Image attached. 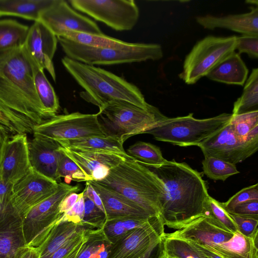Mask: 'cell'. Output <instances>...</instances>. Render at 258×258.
Here are the masks:
<instances>
[{
	"label": "cell",
	"instance_id": "38",
	"mask_svg": "<svg viewBox=\"0 0 258 258\" xmlns=\"http://www.w3.org/2000/svg\"><path fill=\"white\" fill-rule=\"evenodd\" d=\"M229 123L235 136L239 140L245 141L249 132L258 125V110L237 115L232 114Z\"/></svg>",
	"mask_w": 258,
	"mask_h": 258
},
{
	"label": "cell",
	"instance_id": "8",
	"mask_svg": "<svg viewBox=\"0 0 258 258\" xmlns=\"http://www.w3.org/2000/svg\"><path fill=\"white\" fill-rule=\"evenodd\" d=\"M232 113H223L214 117L197 119L193 113L174 118L167 117L146 134L157 141L185 147L199 146L227 123Z\"/></svg>",
	"mask_w": 258,
	"mask_h": 258
},
{
	"label": "cell",
	"instance_id": "56",
	"mask_svg": "<svg viewBox=\"0 0 258 258\" xmlns=\"http://www.w3.org/2000/svg\"><path fill=\"white\" fill-rule=\"evenodd\" d=\"M163 258H174V257H169V256H168L166 255H164Z\"/></svg>",
	"mask_w": 258,
	"mask_h": 258
},
{
	"label": "cell",
	"instance_id": "4",
	"mask_svg": "<svg viewBox=\"0 0 258 258\" xmlns=\"http://www.w3.org/2000/svg\"><path fill=\"white\" fill-rule=\"evenodd\" d=\"M96 181L134 203L151 216H160L166 193L164 183L135 159L123 160L110 168L106 177Z\"/></svg>",
	"mask_w": 258,
	"mask_h": 258
},
{
	"label": "cell",
	"instance_id": "48",
	"mask_svg": "<svg viewBox=\"0 0 258 258\" xmlns=\"http://www.w3.org/2000/svg\"><path fill=\"white\" fill-rule=\"evenodd\" d=\"M86 186L83 190V195L91 200L101 211L105 214L104 208L101 199L93 186L87 181H86Z\"/></svg>",
	"mask_w": 258,
	"mask_h": 258
},
{
	"label": "cell",
	"instance_id": "6",
	"mask_svg": "<svg viewBox=\"0 0 258 258\" xmlns=\"http://www.w3.org/2000/svg\"><path fill=\"white\" fill-rule=\"evenodd\" d=\"M57 38L66 56L95 66L157 60L163 55L162 47L158 44L130 43L122 48H98L81 44L61 36Z\"/></svg>",
	"mask_w": 258,
	"mask_h": 258
},
{
	"label": "cell",
	"instance_id": "31",
	"mask_svg": "<svg viewBox=\"0 0 258 258\" xmlns=\"http://www.w3.org/2000/svg\"><path fill=\"white\" fill-rule=\"evenodd\" d=\"M258 110V69L252 70L241 96L234 102L233 115Z\"/></svg>",
	"mask_w": 258,
	"mask_h": 258
},
{
	"label": "cell",
	"instance_id": "32",
	"mask_svg": "<svg viewBox=\"0 0 258 258\" xmlns=\"http://www.w3.org/2000/svg\"><path fill=\"white\" fill-rule=\"evenodd\" d=\"M76 43L98 48H122L130 43L104 34H94L67 31L59 36Z\"/></svg>",
	"mask_w": 258,
	"mask_h": 258
},
{
	"label": "cell",
	"instance_id": "42",
	"mask_svg": "<svg viewBox=\"0 0 258 258\" xmlns=\"http://www.w3.org/2000/svg\"><path fill=\"white\" fill-rule=\"evenodd\" d=\"M90 229L93 228H87L77 233L47 258H66L79 246L85 242L87 231Z\"/></svg>",
	"mask_w": 258,
	"mask_h": 258
},
{
	"label": "cell",
	"instance_id": "47",
	"mask_svg": "<svg viewBox=\"0 0 258 258\" xmlns=\"http://www.w3.org/2000/svg\"><path fill=\"white\" fill-rule=\"evenodd\" d=\"M13 186L5 182L0 177V211L5 209L10 204Z\"/></svg>",
	"mask_w": 258,
	"mask_h": 258
},
{
	"label": "cell",
	"instance_id": "33",
	"mask_svg": "<svg viewBox=\"0 0 258 258\" xmlns=\"http://www.w3.org/2000/svg\"><path fill=\"white\" fill-rule=\"evenodd\" d=\"M127 153L137 162L145 166L160 165L167 160L163 157L158 147L142 141L131 145L127 149Z\"/></svg>",
	"mask_w": 258,
	"mask_h": 258
},
{
	"label": "cell",
	"instance_id": "19",
	"mask_svg": "<svg viewBox=\"0 0 258 258\" xmlns=\"http://www.w3.org/2000/svg\"><path fill=\"white\" fill-rule=\"evenodd\" d=\"M60 147L56 141L38 135H33L28 142L32 168L58 183L60 181L57 174Z\"/></svg>",
	"mask_w": 258,
	"mask_h": 258
},
{
	"label": "cell",
	"instance_id": "25",
	"mask_svg": "<svg viewBox=\"0 0 258 258\" xmlns=\"http://www.w3.org/2000/svg\"><path fill=\"white\" fill-rule=\"evenodd\" d=\"M248 73L240 54L234 51L216 66L206 77L218 82L243 86Z\"/></svg>",
	"mask_w": 258,
	"mask_h": 258
},
{
	"label": "cell",
	"instance_id": "13",
	"mask_svg": "<svg viewBox=\"0 0 258 258\" xmlns=\"http://www.w3.org/2000/svg\"><path fill=\"white\" fill-rule=\"evenodd\" d=\"M75 10L117 31L131 30L137 23L139 9L133 0H71Z\"/></svg>",
	"mask_w": 258,
	"mask_h": 258
},
{
	"label": "cell",
	"instance_id": "53",
	"mask_svg": "<svg viewBox=\"0 0 258 258\" xmlns=\"http://www.w3.org/2000/svg\"><path fill=\"white\" fill-rule=\"evenodd\" d=\"M189 243L191 244L192 245H194L195 247L197 248L198 249H199L203 254H204L208 258H222L218 256V255L214 253L213 252H211V251L206 249L204 247L202 246L201 245L192 242L191 241L186 240Z\"/></svg>",
	"mask_w": 258,
	"mask_h": 258
},
{
	"label": "cell",
	"instance_id": "27",
	"mask_svg": "<svg viewBox=\"0 0 258 258\" xmlns=\"http://www.w3.org/2000/svg\"><path fill=\"white\" fill-rule=\"evenodd\" d=\"M87 228H93L85 224L58 222L45 241L39 246L40 258H47L77 233Z\"/></svg>",
	"mask_w": 258,
	"mask_h": 258
},
{
	"label": "cell",
	"instance_id": "34",
	"mask_svg": "<svg viewBox=\"0 0 258 258\" xmlns=\"http://www.w3.org/2000/svg\"><path fill=\"white\" fill-rule=\"evenodd\" d=\"M162 240L164 255L174 258H208L185 239L167 237L164 234Z\"/></svg>",
	"mask_w": 258,
	"mask_h": 258
},
{
	"label": "cell",
	"instance_id": "28",
	"mask_svg": "<svg viewBox=\"0 0 258 258\" xmlns=\"http://www.w3.org/2000/svg\"><path fill=\"white\" fill-rule=\"evenodd\" d=\"M25 52L31 64L34 84L39 100L46 112L51 118L57 115L59 110L58 98L46 77L44 70L39 68L25 51Z\"/></svg>",
	"mask_w": 258,
	"mask_h": 258
},
{
	"label": "cell",
	"instance_id": "24",
	"mask_svg": "<svg viewBox=\"0 0 258 258\" xmlns=\"http://www.w3.org/2000/svg\"><path fill=\"white\" fill-rule=\"evenodd\" d=\"M61 147L86 151L107 153L118 155L128 159H134L125 151L118 139L111 137L93 136L85 138L56 141Z\"/></svg>",
	"mask_w": 258,
	"mask_h": 258
},
{
	"label": "cell",
	"instance_id": "16",
	"mask_svg": "<svg viewBox=\"0 0 258 258\" xmlns=\"http://www.w3.org/2000/svg\"><path fill=\"white\" fill-rule=\"evenodd\" d=\"M58 183L33 169L13 186L10 202L22 218L34 206L51 196Z\"/></svg>",
	"mask_w": 258,
	"mask_h": 258
},
{
	"label": "cell",
	"instance_id": "5",
	"mask_svg": "<svg viewBox=\"0 0 258 258\" xmlns=\"http://www.w3.org/2000/svg\"><path fill=\"white\" fill-rule=\"evenodd\" d=\"M165 236L191 241L222 258H258V243L252 239L224 229L206 217Z\"/></svg>",
	"mask_w": 258,
	"mask_h": 258
},
{
	"label": "cell",
	"instance_id": "55",
	"mask_svg": "<svg viewBox=\"0 0 258 258\" xmlns=\"http://www.w3.org/2000/svg\"><path fill=\"white\" fill-rule=\"evenodd\" d=\"M19 251H18V252L16 254V255L15 256H14L13 257H12V258H18V253H19Z\"/></svg>",
	"mask_w": 258,
	"mask_h": 258
},
{
	"label": "cell",
	"instance_id": "23",
	"mask_svg": "<svg viewBox=\"0 0 258 258\" xmlns=\"http://www.w3.org/2000/svg\"><path fill=\"white\" fill-rule=\"evenodd\" d=\"M60 149L81 169L87 181L91 180L92 172L100 166H106L110 169L124 160H130L111 153L74 150L61 146Z\"/></svg>",
	"mask_w": 258,
	"mask_h": 258
},
{
	"label": "cell",
	"instance_id": "3",
	"mask_svg": "<svg viewBox=\"0 0 258 258\" xmlns=\"http://www.w3.org/2000/svg\"><path fill=\"white\" fill-rule=\"evenodd\" d=\"M62 64L75 81L84 90L80 95L99 109L113 102L124 101L144 109L148 103L139 88L122 77L95 66L64 56Z\"/></svg>",
	"mask_w": 258,
	"mask_h": 258
},
{
	"label": "cell",
	"instance_id": "26",
	"mask_svg": "<svg viewBox=\"0 0 258 258\" xmlns=\"http://www.w3.org/2000/svg\"><path fill=\"white\" fill-rule=\"evenodd\" d=\"M55 0H0V17L14 16L38 21L41 13Z\"/></svg>",
	"mask_w": 258,
	"mask_h": 258
},
{
	"label": "cell",
	"instance_id": "15",
	"mask_svg": "<svg viewBox=\"0 0 258 258\" xmlns=\"http://www.w3.org/2000/svg\"><path fill=\"white\" fill-rule=\"evenodd\" d=\"M39 21L56 37L67 31L103 34L94 21L77 12L64 0H55L52 5L41 13Z\"/></svg>",
	"mask_w": 258,
	"mask_h": 258
},
{
	"label": "cell",
	"instance_id": "41",
	"mask_svg": "<svg viewBox=\"0 0 258 258\" xmlns=\"http://www.w3.org/2000/svg\"><path fill=\"white\" fill-rule=\"evenodd\" d=\"M250 200H258L257 183L242 189L221 205L228 213L235 206Z\"/></svg>",
	"mask_w": 258,
	"mask_h": 258
},
{
	"label": "cell",
	"instance_id": "9",
	"mask_svg": "<svg viewBox=\"0 0 258 258\" xmlns=\"http://www.w3.org/2000/svg\"><path fill=\"white\" fill-rule=\"evenodd\" d=\"M80 190L79 185L59 182L51 196L32 207L22 218L26 246L39 247L46 239L61 216L59 205L68 195Z\"/></svg>",
	"mask_w": 258,
	"mask_h": 258
},
{
	"label": "cell",
	"instance_id": "39",
	"mask_svg": "<svg viewBox=\"0 0 258 258\" xmlns=\"http://www.w3.org/2000/svg\"><path fill=\"white\" fill-rule=\"evenodd\" d=\"M238 231L258 243V217H249L229 214Z\"/></svg>",
	"mask_w": 258,
	"mask_h": 258
},
{
	"label": "cell",
	"instance_id": "20",
	"mask_svg": "<svg viewBox=\"0 0 258 258\" xmlns=\"http://www.w3.org/2000/svg\"><path fill=\"white\" fill-rule=\"evenodd\" d=\"M88 181L101 199L105 212L106 220H147L153 217L139 206L121 195L101 185L96 181Z\"/></svg>",
	"mask_w": 258,
	"mask_h": 258
},
{
	"label": "cell",
	"instance_id": "7",
	"mask_svg": "<svg viewBox=\"0 0 258 258\" xmlns=\"http://www.w3.org/2000/svg\"><path fill=\"white\" fill-rule=\"evenodd\" d=\"M98 112L106 136L116 138L124 143L129 138L146 134L167 117L156 107L144 109L130 103H109Z\"/></svg>",
	"mask_w": 258,
	"mask_h": 258
},
{
	"label": "cell",
	"instance_id": "21",
	"mask_svg": "<svg viewBox=\"0 0 258 258\" xmlns=\"http://www.w3.org/2000/svg\"><path fill=\"white\" fill-rule=\"evenodd\" d=\"M26 246L22 218L11 202L0 214V258H12Z\"/></svg>",
	"mask_w": 258,
	"mask_h": 258
},
{
	"label": "cell",
	"instance_id": "12",
	"mask_svg": "<svg viewBox=\"0 0 258 258\" xmlns=\"http://www.w3.org/2000/svg\"><path fill=\"white\" fill-rule=\"evenodd\" d=\"M33 134L55 141L106 136L98 112L85 114L75 112L56 115L36 126Z\"/></svg>",
	"mask_w": 258,
	"mask_h": 258
},
{
	"label": "cell",
	"instance_id": "46",
	"mask_svg": "<svg viewBox=\"0 0 258 258\" xmlns=\"http://www.w3.org/2000/svg\"><path fill=\"white\" fill-rule=\"evenodd\" d=\"M228 213L244 216L258 217V200H250L239 204Z\"/></svg>",
	"mask_w": 258,
	"mask_h": 258
},
{
	"label": "cell",
	"instance_id": "36",
	"mask_svg": "<svg viewBox=\"0 0 258 258\" xmlns=\"http://www.w3.org/2000/svg\"><path fill=\"white\" fill-rule=\"evenodd\" d=\"M202 163L204 173L214 180L225 181L239 173L235 164L214 157H205Z\"/></svg>",
	"mask_w": 258,
	"mask_h": 258
},
{
	"label": "cell",
	"instance_id": "40",
	"mask_svg": "<svg viewBox=\"0 0 258 258\" xmlns=\"http://www.w3.org/2000/svg\"><path fill=\"white\" fill-rule=\"evenodd\" d=\"M84 199L83 223L94 229L102 228L106 221L105 214L87 197L84 196Z\"/></svg>",
	"mask_w": 258,
	"mask_h": 258
},
{
	"label": "cell",
	"instance_id": "51",
	"mask_svg": "<svg viewBox=\"0 0 258 258\" xmlns=\"http://www.w3.org/2000/svg\"><path fill=\"white\" fill-rule=\"evenodd\" d=\"M10 137L9 132L0 126V169L2 164L5 146Z\"/></svg>",
	"mask_w": 258,
	"mask_h": 258
},
{
	"label": "cell",
	"instance_id": "10",
	"mask_svg": "<svg viewBox=\"0 0 258 258\" xmlns=\"http://www.w3.org/2000/svg\"><path fill=\"white\" fill-rule=\"evenodd\" d=\"M164 234L160 216L152 217L113 243L106 258H163Z\"/></svg>",
	"mask_w": 258,
	"mask_h": 258
},
{
	"label": "cell",
	"instance_id": "43",
	"mask_svg": "<svg viewBox=\"0 0 258 258\" xmlns=\"http://www.w3.org/2000/svg\"><path fill=\"white\" fill-rule=\"evenodd\" d=\"M235 49L238 53H245L253 58L258 57V35H242L236 36Z\"/></svg>",
	"mask_w": 258,
	"mask_h": 258
},
{
	"label": "cell",
	"instance_id": "35",
	"mask_svg": "<svg viewBox=\"0 0 258 258\" xmlns=\"http://www.w3.org/2000/svg\"><path fill=\"white\" fill-rule=\"evenodd\" d=\"M210 219L216 225L232 232L238 231L229 213L221 203L209 196L204 207L203 216Z\"/></svg>",
	"mask_w": 258,
	"mask_h": 258
},
{
	"label": "cell",
	"instance_id": "50",
	"mask_svg": "<svg viewBox=\"0 0 258 258\" xmlns=\"http://www.w3.org/2000/svg\"><path fill=\"white\" fill-rule=\"evenodd\" d=\"M40 252L37 247L25 246L19 252L18 258H40Z\"/></svg>",
	"mask_w": 258,
	"mask_h": 258
},
{
	"label": "cell",
	"instance_id": "30",
	"mask_svg": "<svg viewBox=\"0 0 258 258\" xmlns=\"http://www.w3.org/2000/svg\"><path fill=\"white\" fill-rule=\"evenodd\" d=\"M29 29L14 20H0V50L22 47Z\"/></svg>",
	"mask_w": 258,
	"mask_h": 258
},
{
	"label": "cell",
	"instance_id": "14",
	"mask_svg": "<svg viewBox=\"0 0 258 258\" xmlns=\"http://www.w3.org/2000/svg\"><path fill=\"white\" fill-rule=\"evenodd\" d=\"M199 147L205 157H214L235 165L244 161L257 151L258 141L239 140L233 133L229 122Z\"/></svg>",
	"mask_w": 258,
	"mask_h": 258
},
{
	"label": "cell",
	"instance_id": "22",
	"mask_svg": "<svg viewBox=\"0 0 258 258\" xmlns=\"http://www.w3.org/2000/svg\"><path fill=\"white\" fill-rule=\"evenodd\" d=\"M247 13L218 17L207 15L196 17L197 22L204 28L229 29L243 35H258V8L251 7Z\"/></svg>",
	"mask_w": 258,
	"mask_h": 258
},
{
	"label": "cell",
	"instance_id": "54",
	"mask_svg": "<svg viewBox=\"0 0 258 258\" xmlns=\"http://www.w3.org/2000/svg\"><path fill=\"white\" fill-rule=\"evenodd\" d=\"M84 243L82 244H81L80 246H79L73 252H72L68 256H67L66 258H76L78 254L79 253L81 248Z\"/></svg>",
	"mask_w": 258,
	"mask_h": 258
},
{
	"label": "cell",
	"instance_id": "11",
	"mask_svg": "<svg viewBox=\"0 0 258 258\" xmlns=\"http://www.w3.org/2000/svg\"><path fill=\"white\" fill-rule=\"evenodd\" d=\"M236 39L210 35L198 41L186 56L179 77L188 85L195 84L235 51Z\"/></svg>",
	"mask_w": 258,
	"mask_h": 258
},
{
	"label": "cell",
	"instance_id": "49",
	"mask_svg": "<svg viewBox=\"0 0 258 258\" xmlns=\"http://www.w3.org/2000/svg\"><path fill=\"white\" fill-rule=\"evenodd\" d=\"M79 194L72 192L67 196L61 201L59 205V212L63 214L69 211L77 202Z\"/></svg>",
	"mask_w": 258,
	"mask_h": 258
},
{
	"label": "cell",
	"instance_id": "57",
	"mask_svg": "<svg viewBox=\"0 0 258 258\" xmlns=\"http://www.w3.org/2000/svg\"><path fill=\"white\" fill-rule=\"evenodd\" d=\"M1 126V125H0Z\"/></svg>",
	"mask_w": 258,
	"mask_h": 258
},
{
	"label": "cell",
	"instance_id": "17",
	"mask_svg": "<svg viewBox=\"0 0 258 258\" xmlns=\"http://www.w3.org/2000/svg\"><path fill=\"white\" fill-rule=\"evenodd\" d=\"M57 37L41 22L29 27L23 47L38 67L46 70L54 81L56 74L52 59L57 48Z\"/></svg>",
	"mask_w": 258,
	"mask_h": 258
},
{
	"label": "cell",
	"instance_id": "45",
	"mask_svg": "<svg viewBox=\"0 0 258 258\" xmlns=\"http://www.w3.org/2000/svg\"><path fill=\"white\" fill-rule=\"evenodd\" d=\"M102 228L105 234L112 243L128 232L124 226L121 219L106 220Z\"/></svg>",
	"mask_w": 258,
	"mask_h": 258
},
{
	"label": "cell",
	"instance_id": "1",
	"mask_svg": "<svg viewBox=\"0 0 258 258\" xmlns=\"http://www.w3.org/2000/svg\"><path fill=\"white\" fill-rule=\"evenodd\" d=\"M22 46L0 50V125L13 135L33 133L50 118L36 93Z\"/></svg>",
	"mask_w": 258,
	"mask_h": 258
},
{
	"label": "cell",
	"instance_id": "44",
	"mask_svg": "<svg viewBox=\"0 0 258 258\" xmlns=\"http://www.w3.org/2000/svg\"><path fill=\"white\" fill-rule=\"evenodd\" d=\"M84 199L83 191L79 194V197L75 205L60 217L59 222H72L76 224H84Z\"/></svg>",
	"mask_w": 258,
	"mask_h": 258
},
{
	"label": "cell",
	"instance_id": "37",
	"mask_svg": "<svg viewBox=\"0 0 258 258\" xmlns=\"http://www.w3.org/2000/svg\"><path fill=\"white\" fill-rule=\"evenodd\" d=\"M60 147L57 169L59 179L63 177L66 183L68 184L72 180L77 182L87 181L86 177L81 169L63 152Z\"/></svg>",
	"mask_w": 258,
	"mask_h": 258
},
{
	"label": "cell",
	"instance_id": "52",
	"mask_svg": "<svg viewBox=\"0 0 258 258\" xmlns=\"http://www.w3.org/2000/svg\"><path fill=\"white\" fill-rule=\"evenodd\" d=\"M110 168L104 165L95 169L92 173L91 180L100 181L108 175Z\"/></svg>",
	"mask_w": 258,
	"mask_h": 258
},
{
	"label": "cell",
	"instance_id": "2",
	"mask_svg": "<svg viewBox=\"0 0 258 258\" xmlns=\"http://www.w3.org/2000/svg\"><path fill=\"white\" fill-rule=\"evenodd\" d=\"M163 182L166 190L160 217L164 225L179 229L203 217L209 196L203 173L186 163L166 160L162 164L146 166Z\"/></svg>",
	"mask_w": 258,
	"mask_h": 258
},
{
	"label": "cell",
	"instance_id": "29",
	"mask_svg": "<svg viewBox=\"0 0 258 258\" xmlns=\"http://www.w3.org/2000/svg\"><path fill=\"white\" fill-rule=\"evenodd\" d=\"M112 244L103 228L90 229L76 258H106Z\"/></svg>",
	"mask_w": 258,
	"mask_h": 258
},
{
	"label": "cell",
	"instance_id": "18",
	"mask_svg": "<svg viewBox=\"0 0 258 258\" xmlns=\"http://www.w3.org/2000/svg\"><path fill=\"white\" fill-rule=\"evenodd\" d=\"M27 134L10 136L7 141L0 177L6 183L14 185L32 169L29 158Z\"/></svg>",
	"mask_w": 258,
	"mask_h": 258
}]
</instances>
